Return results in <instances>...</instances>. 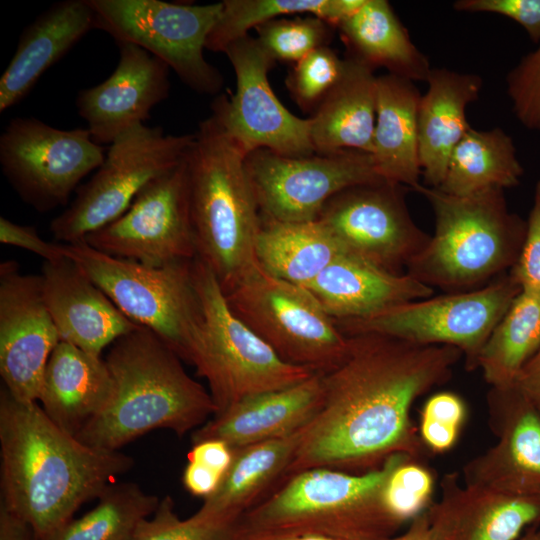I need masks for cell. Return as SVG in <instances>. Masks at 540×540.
I'll list each match as a JSON object with an SVG mask.
<instances>
[{
	"label": "cell",
	"mask_w": 540,
	"mask_h": 540,
	"mask_svg": "<svg viewBox=\"0 0 540 540\" xmlns=\"http://www.w3.org/2000/svg\"><path fill=\"white\" fill-rule=\"evenodd\" d=\"M348 339L344 359L322 374L321 406L301 431L287 477L320 467L364 473L395 454L425 455L411 407L449 380L462 352L379 334Z\"/></svg>",
	"instance_id": "6da1fadb"
},
{
	"label": "cell",
	"mask_w": 540,
	"mask_h": 540,
	"mask_svg": "<svg viewBox=\"0 0 540 540\" xmlns=\"http://www.w3.org/2000/svg\"><path fill=\"white\" fill-rule=\"evenodd\" d=\"M1 501L50 540L86 502L129 471L132 457L90 446L57 426L38 402L0 391Z\"/></svg>",
	"instance_id": "7a4b0ae2"
},
{
	"label": "cell",
	"mask_w": 540,
	"mask_h": 540,
	"mask_svg": "<svg viewBox=\"0 0 540 540\" xmlns=\"http://www.w3.org/2000/svg\"><path fill=\"white\" fill-rule=\"evenodd\" d=\"M105 361L114 381L112 401L76 435L90 446L119 451L155 429H168L183 437L216 414L209 391L145 327L116 340Z\"/></svg>",
	"instance_id": "3957f363"
},
{
	"label": "cell",
	"mask_w": 540,
	"mask_h": 540,
	"mask_svg": "<svg viewBox=\"0 0 540 540\" xmlns=\"http://www.w3.org/2000/svg\"><path fill=\"white\" fill-rule=\"evenodd\" d=\"M406 454L377 469L348 473L320 467L290 475L236 523L239 540L318 535L332 540H390L402 526L385 507L384 484ZM409 456V455H408Z\"/></svg>",
	"instance_id": "277c9868"
},
{
	"label": "cell",
	"mask_w": 540,
	"mask_h": 540,
	"mask_svg": "<svg viewBox=\"0 0 540 540\" xmlns=\"http://www.w3.org/2000/svg\"><path fill=\"white\" fill-rule=\"evenodd\" d=\"M186 156L197 258L228 294L258 262L261 216L249 181L247 154L211 114L199 123Z\"/></svg>",
	"instance_id": "5b68a950"
},
{
	"label": "cell",
	"mask_w": 540,
	"mask_h": 540,
	"mask_svg": "<svg viewBox=\"0 0 540 540\" xmlns=\"http://www.w3.org/2000/svg\"><path fill=\"white\" fill-rule=\"evenodd\" d=\"M435 231L407 266V274L445 293L479 289L515 265L526 221L509 210L503 189L455 196L421 185Z\"/></svg>",
	"instance_id": "8992f818"
},
{
	"label": "cell",
	"mask_w": 540,
	"mask_h": 540,
	"mask_svg": "<svg viewBox=\"0 0 540 540\" xmlns=\"http://www.w3.org/2000/svg\"><path fill=\"white\" fill-rule=\"evenodd\" d=\"M194 274L203 310V325L190 364L208 384L220 415L239 401L300 383L316 372L281 360L230 309L211 269L194 259ZM213 416V417H214Z\"/></svg>",
	"instance_id": "52a82bcc"
},
{
	"label": "cell",
	"mask_w": 540,
	"mask_h": 540,
	"mask_svg": "<svg viewBox=\"0 0 540 540\" xmlns=\"http://www.w3.org/2000/svg\"><path fill=\"white\" fill-rule=\"evenodd\" d=\"M66 250L127 318L152 331L190 364L203 325L194 260L149 266L106 254L84 241L66 244Z\"/></svg>",
	"instance_id": "ba28073f"
},
{
	"label": "cell",
	"mask_w": 540,
	"mask_h": 540,
	"mask_svg": "<svg viewBox=\"0 0 540 540\" xmlns=\"http://www.w3.org/2000/svg\"><path fill=\"white\" fill-rule=\"evenodd\" d=\"M225 296L233 313L288 364L327 373L347 353L348 336L312 292L259 265Z\"/></svg>",
	"instance_id": "9c48e42d"
},
{
	"label": "cell",
	"mask_w": 540,
	"mask_h": 540,
	"mask_svg": "<svg viewBox=\"0 0 540 540\" xmlns=\"http://www.w3.org/2000/svg\"><path fill=\"white\" fill-rule=\"evenodd\" d=\"M193 138L194 134L170 135L144 124L121 134L69 207L51 221L54 238L66 244L80 242L119 218L150 181L183 161Z\"/></svg>",
	"instance_id": "30bf717a"
},
{
	"label": "cell",
	"mask_w": 540,
	"mask_h": 540,
	"mask_svg": "<svg viewBox=\"0 0 540 540\" xmlns=\"http://www.w3.org/2000/svg\"><path fill=\"white\" fill-rule=\"evenodd\" d=\"M520 292L507 272L476 290L409 301L336 323L346 336L379 334L422 345L456 347L472 371L490 334Z\"/></svg>",
	"instance_id": "8fae6325"
},
{
	"label": "cell",
	"mask_w": 540,
	"mask_h": 540,
	"mask_svg": "<svg viewBox=\"0 0 540 540\" xmlns=\"http://www.w3.org/2000/svg\"><path fill=\"white\" fill-rule=\"evenodd\" d=\"M95 28L162 60L193 91L218 94L224 79L204 57L222 2L197 5L160 0H88Z\"/></svg>",
	"instance_id": "7c38bea8"
},
{
	"label": "cell",
	"mask_w": 540,
	"mask_h": 540,
	"mask_svg": "<svg viewBox=\"0 0 540 540\" xmlns=\"http://www.w3.org/2000/svg\"><path fill=\"white\" fill-rule=\"evenodd\" d=\"M104 159L103 147L87 128L63 130L33 117H17L0 136L4 176L39 212L65 205L79 182Z\"/></svg>",
	"instance_id": "4fadbf2b"
},
{
	"label": "cell",
	"mask_w": 540,
	"mask_h": 540,
	"mask_svg": "<svg viewBox=\"0 0 540 540\" xmlns=\"http://www.w3.org/2000/svg\"><path fill=\"white\" fill-rule=\"evenodd\" d=\"M245 168L261 218L279 222L317 220L335 194L382 179L372 155L357 150L287 156L257 149Z\"/></svg>",
	"instance_id": "5bb4252c"
},
{
	"label": "cell",
	"mask_w": 540,
	"mask_h": 540,
	"mask_svg": "<svg viewBox=\"0 0 540 540\" xmlns=\"http://www.w3.org/2000/svg\"><path fill=\"white\" fill-rule=\"evenodd\" d=\"M408 190L384 179L354 185L331 197L317 220L347 254L401 275L431 237L410 215Z\"/></svg>",
	"instance_id": "9a60e30c"
},
{
	"label": "cell",
	"mask_w": 540,
	"mask_h": 540,
	"mask_svg": "<svg viewBox=\"0 0 540 540\" xmlns=\"http://www.w3.org/2000/svg\"><path fill=\"white\" fill-rule=\"evenodd\" d=\"M82 241L106 254L149 266L197 257L185 158L150 181L119 218Z\"/></svg>",
	"instance_id": "2e32d148"
},
{
	"label": "cell",
	"mask_w": 540,
	"mask_h": 540,
	"mask_svg": "<svg viewBox=\"0 0 540 540\" xmlns=\"http://www.w3.org/2000/svg\"><path fill=\"white\" fill-rule=\"evenodd\" d=\"M236 77L231 98L219 95L212 103L214 114L226 132L248 155L269 149L287 156L315 153L310 120L292 114L279 101L268 80L275 62L255 37L246 36L225 51Z\"/></svg>",
	"instance_id": "e0dca14e"
},
{
	"label": "cell",
	"mask_w": 540,
	"mask_h": 540,
	"mask_svg": "<svg viewBox=\"0 0 540 540\" xmlns=\"http://www.w3.org/2000/svg\"><path fill=\"white\" fill-rule=\"evenodd\" d=\"M61 341L46 307L41 275L0 265V375L17 400L38 402L48 360Z\"/></svg>",
	"instance_id": "ac0fdd59"
},
{
	"label": "cell",
	"mask_w": 540,
	"mask_h": 540,
	"mask_svg": "<svg viewBox=\"0 0 540 540\" xmlns=\"http://www.w3.org/2000/svg\"><path fill=\"white\" fill-rule=\"evenodd\" d=\"M487 404L497 441L465 464L462 483L540 497V412L516 384L491 387Z\"/></svg>",
	"instance_id": "d6986e66"
},
{
	"label": "cell",
	"mask_w": 540,
	"mask_h": 540,
	"mask_svg": "<svg viewBox=\"0 0 540 540\" xmlns=\"http://www.w3.org/2000/svg\"><path fill=\"white\" fill-rule=\"evenodd\" d=\"M118 46L120 57L113 73L98 85L81 90L76 98L78 114L99 145L112 144L130 128L143 124L170 90L167 64L134 44Z\"/></svg>",
	"instance_id": "ffe728a7"
},
{
	"label": "cell",
	"mask_w": 540,
	"mask_h": 540,
	"mask_svg": "<svg viewBox=\"0 0 540 540\" xmlns=\"http://www.w3.org/2000/svg\"><path fill=\"white\" fill-rule=\"evenodd\" d=\"M41 278L61 341L101 356L107 345L139 327L69 257L45 262Z\"/></svg>",
	"instance_id": "44dd1931"
},
{
	"label": "cell",
	"mask_w": 540,
	"mask_h": 540,
	"mask_svg": "<svg viewBox=\"0 0 540 540\" xmlns=\"http://www.w3.org/2000/svg\"><path fill=\"white\" fill-rule=\"evenodd\" d=\"M323 373L287 388L247 397L193 431L192 444L209 439L232 449L289 436L304 428L319 410Z\"/></svg>",
	"instance_id": "7402d4cb"
},
{
	"label": "cell",
	"mask_w": 540,
	"mask_h": 540,
	"mask_svg": "<svg viewBox=\"0 0 540 540\" xmlns=\"http://www.w3.org/2000/svg\"><path fill=\"white\" fill-rule=\"evenodd\" d=\"M95 15L88 0L53 4L24 29L0 79V112L19 103L39 78L91 29Z\"/></svg>",
	"instance_id": "603a6c76"
},
{
	"label": "cell",
	"mask_w": 540,
	"mask_h": 540,
	"mask_svg": "<svg viewBox=\"0 0 540 540\" xmlns=\"http://www.w3.org/2000/svg\"><path fill=\"white\" fill-rule=\"evenodd\" d=\"M306 288L335 320L368 317L434 293L407 273L393 274L347 253L338 256Z\"/></svg>",
	"instance_id": "cb8c5ba5"
},
{
	"label": "cell",
	"mask_w": 540,
	"mask_h": 540,
	"mask_svg": "<svg viewBox=\"0 0 540 540\" xmlns=\"http://www.w3.org/2000/svg\"><path fill=\"white\" fill-rule=\"evenodd\" d=\"M114 395V381L105 359L60 341L43 376L38 403L60 428L77 435L100 415Z\"/></svg>",
	"instance_id": "d4e9b609"
},
{
	"label": "cell",
	"mask_w": 540,
	"mask_h": 540,
	"mask_svg": "<svg viewBox=\"0 0 540 540\" xmlns=\"http://www.w3.org/2000/svg\"><path fill=\"white\" fill-rule=\"evenodd\" d=\"M426 82L418 109L419 156L424 182L439 187L453 149L471 128L466 108L483 83L476 74L446 68L431 69Z\"/></svg>",
	"instance_id": "484cf974"
},
{
	"label": "cell",
	"mask_w": 540,
	"mask_h": 540,
	"mask_svg": "<svg viewBox=\"0 0 540 540\" xmlns=\"http://www.w3.org/2000/svg\"><path fill=\"white\" fill-rule=\"evenodd\" d=\"M415 83L392 74L377 76V110L372 159L378 175L417 190L422 176Z\"/></svg>",
	"instance_id": "4316f807"
},
{
	"label": "cell",
	"mask_w": 540,
	"mask_h": 540,
	"mask_svg": "<svg viewBox=\"0 0 540 540\" xmlns=\"http://www.w3.org/2000/svg\"><path fill=\"white\" fill-rule=\"evenodd\" d=\"M344 73L309 117L316 153L357 150L372 153L377 110V76L348 56Z\"/></svg>",
	"instance_id": "83f0119b"
},
{
	"label": "cell",
	"mask_w": 540,
	"mask_h": 540,
	"mask_svg": "<svg viewBox=\"0 0 540 540\" xmlns=\"http://www.w3.org/2000/svg\"><path fill=\"white\" fill-rule=\"evenodd\" d=\"M302 429L283 438L233 449L232 464L220 486L195 513L214 521L237 523L285 481Z\"/></svg>",
	"instance_id": "f1b7e54d"
},
{
	"label": "cell",
	"mask_w": 540,
	"mask_h": 540,
	"mask_svg": "<svg viewBox=\"0 0 540 540\" xmlns=\"http://www.w3.org/2000/svg\"><path fill=\"white\" fill-rule=\"evenodd\" d=\"M337 29L349 56L375 70L415 81H426L431 67L413 44L407 29L386 0H366Z\"/></svg>",
	"instance_id": "f546056e"
},
{
	"label": "cell",
	"mask_w": 540,
	"mask_h": 540,
	"mask_svg": "<svg viewBox=\"0 0 540 540\" xmlns=\"http://www.w3.org/2000/svg\"><path fill=\"white\" fill-rule=\"evenodd\" d=\"M440 499L454 514L461 540H518L527 526L540 521V497L461 484L457 473L443 477Z\"/></svg>",
	"instance_id": "4dcf8cb0"
},
{
	"label": "cell",
	"mask_w": 540,
	"mask_h": 540,
	"mask_svg": "<svg viewBox=\"0 0 540 540\" xmlns=\"http://www.w3.org/2000/svg\"><path fill=\"white\" fill-rule=\"evenodd\" d=\"M343 253L341 244L319 220L279 222L261 218L256 259L274 277L307 287Z\"/></svg>",
	"instance_id": "1f68e13d"
},
{
	"label": "cell",
	"mask_w": 540,
	"mask_h": 540,
	"mask_svg": "<svg viewBox=\"0 0 540 540\" xmlns=\"http://www.w3.org/2000/svg\"><path fill=\"white\" fill-rule=\"evenodd\" d=\"M523 168L512 138L502 129L470 128L453 149L439 188L467 196L519 184Z\"/></svg>",
	"instance_id": "d6a6232c"
},
{
	"label": "cell",
	"mask_w": 540,
	"mask_h": 540,
	"mask_svg": "<svg viewBox=\"0 0 540 540\" xmlns=\"http://www.w3.org/2000/svg\"><path fill=\"white\" fill-rule=\"evenodd\" d=\"M540 350V294L521 291L496 325L477 361L490 387L513 385Z\"/></svg>",
	"instance_id": "836d02e7"
},
{
	"label": "cell",
	"mask_w": 540,
	"mask_h": 540,
	"mask_svg": "<svg viewBox=\"0 0 540 540\" xmlns=\"http://www.w3.org/2000/svg\"><path fill=\"white\" fill-rule=\"evenodd\" d=\"M97 500L94 508L73 518L50 540H134L160 502L132 482L112 484Z\"/></svg>",
	"instance_id": "e575fe53"
},
{
	"label": "cell",
	"mask_w": 540,
	"mask_h": 540,
	"mask_svg": "<svg viewBox=\"0 0 540 540\" xmlns=\"http://www.w3.org/2000/svg\"><path fill=\"white\" fill-rule=\"evenodd\" d=\"M330 0H225L220 16L206 40V49L224 52L233 42L268 21L308 13L326 21Z\"/></svg>",
	"instance_id": "d590c367"
},
{
	"label": "cell",
	"mask_w": 540,
	"mask_h": 540,
	"mask_svg": "<svg viewBox=\"0 0 540 540\" xmlns=\"http://www.w3.org/2000/svg\"><path fill=\"white\" fill-rule=\"evenodd\" d=\"M333 29L314 15L280 17L257 27L255 38L274 62L296 63L312 51L329 46Z\"/></svg>",
	"instance_id": "8d00e7d4"
},
{
	"label": "cell",
	"mask_w": 540,
	"mask_h": 540,
	"mask_svg": "<svg viewBox=\"0 0 540 540\" xmlns=\"http://www.w3.org/2000/svg\"><path fill=\"white\" fill-rule=\"evenodd\" d=\"M346 60L329 46L318 48L294 63L285 80L293 101L311 115L341 79Z\"/></svg>",
	"instance_id": "74e56055"
},
{
	"label": "cell",
	"mask_w": 540,
	"mask_h": 540,
	"mask_svg": "<svg viewBox=\"0 0 540 540\" xmlns=\"http://www.w3.org/2000/svg\"><path fill=\"white\" fill-rule=\"evenodd\" d=\"M434 477L423 459L404 456L390 472L383 501L391 516L401 525L412 521L432 503Z\"/></svg>",
	"instance_id": "f35d334b"
},
{
	"label": "cell",
	"mask_w": 540,
	"mask_h": 540,
	"mask_svg": "<svg viewBox=\"0 0 540 540\" xmlns=\"http://www.w3.org/2000/svg\"><path fill=\"white\" fill-rule=\"evenodd\" d=\"M134 540H239L236 523L203 518L194 513L180 519L170 496L160 500L156 511L139 526Z\"/></svg>",
	"instance_id": "ab89813d"
},
{
	"label": "cell",
	"mask_w": 540,
	"mask_h": 540,
	"mask_svg": "<svg viewBox=\"0 0 540 540\" xmlns=\"http://www.w3.org/2000/svg\"><path fill=\"white\" fill-rule=\"evenodd\" d=\"M464 400L453 392H438L430 396L421 411L419 435L431 452L451 449L459 436L466 417Z\"/></svg>",
	"instance_id": "60d3db41"
},
{
	"label": "cell",
	"mask_w": 540,
	"mask_h": 540,
	"mask_svg": "<svg viewBox=\"0 0 540 540\" xmlns=\"http://www.w3.org/2000/svg\"><path fill=\"white\" fill-rule=\"evenodd\" d=\"M507 93L523 126L540 131V43L507 75Z\"/></svg>",
	"instance_id": "b9f144b4"
},
{
	"label": "cell",
	"mask_w": 540,
	"mask_h": 540,
	"mask_svg": "<svg viewBox=\"0 0 540 540\" xmlns=\"http://www.w3.org/2000/svg\"><path fill=\"white\" fill-rule=\"evenodd\" d=\"M509 273L521 291L540 294V180L535 185L524 242Z\"/></svg>",
	"instance_id": "7bdbcfd3"
},
{
	"label": "cell",
	"mask_w": 540,
	"mask_h": 540,
	"mask_svg": "<svg viewBox=\"0 0 540 540\" xmlns=\"http://www.w3.org/2000/svg\"><path fill=\"white\" fill-rule=\"evenodd\" d=\"M461 12H486L506 16L520 24L534 43H540V0H458Z\"/></svg>",
	"instance_id": "ee69618b"
},
{
	"label": "cell",
	"mask_w": 540,
	"mask_h": 540,
	"mask_svg": "<svg viewBox=\"0 0 540 540\" xmlns=\"http://www.w3.org/2000/svg\"><path fill=\"white\" fill-rule=\"evenodd\" d=\"M390 540H461V533L455 516L439 499L410 521L405 532Z\"/></svg>",
	"instance_id": "f6af8a7d"
},
{
	"label": "cell",
	"mask_w": 540,
	"mask_h": 540,
	"mask_svg": "<svg viewBox=\"0 0 540 540\" xmlns=\"http://www.w3.org/2000/svg\"><path fill=\"white\" fill-rule=\"evenodd\" d=\"M0 242L31 251L45 262L68 257L66 244L48 242L41 238L34 227L16 224L5 217L0 218Z\"/></svg>",
	"instance_id": "bcb514c9"
},
{
	"label": "cell",
	"mask_w": 540,
	"mask_h": 540,
	"mask_svg": "<svg viewBox=\"0 0 540 540\" xmlns=\"http://www.w3.org/2000/svg\"><path fill=\"white\" fill-rule=\"evenodd\" d=\"M234 456V450L224 441L209 439L192 445L187 460L203 464L225 476Z\"/></svg>",
	"instance_id": "7dc6e473"
},
{
	"label": "cell",
	"mask_w": 540,
	"mask_h": 540,
	"mask_svg": "<svg viewBox=\"0 0 540 540\" xmlns=\"http://www.w3.org/2000/svg\"><path fill=\"white\" fill-rule=\"evenodd\" d=\"M223 478L224 476L203 464L188 461L182 483L191 495L204 500L216 492Z\"/></svg>",
	"instance_id": "c3c4849f"
},
{
	"label": "cell",
	"mask_w": 540,
	"mask_h": 540,
	"mask_svg": "<svg viewBox=\"0 0 540 540\" xmlns=\"http://www.w3.org/2000/svg\"><path fill=\"white\" fill-rule=\"evenodd\" d=\"M515 384L527 400L540 412V350L523 367Z\"/></svg>",
	"instance_id": "681fc988"
},
{
	"label": "cell",
	"mask_w": 540,
	"mask_h": 540,
	"mask_svg": "<svg viewBox=\"0 0 540 540\" xmlns=\"http://www.w3.org/2000/svg\"><path fill=\"white\" fill-rule=\"evenodd\" d=\"M0 540H38L25 520L0 503Z\"/></svg>",
	"instance_id": "f907efd6"
},
{
	"label": "cell",
	"mask_w": 540,
	"mask_h": 540,
	"mask_svg": "<svg viewBox=\"0 0 540 540\" xmlns=\"http://www.w3.org/2000/svg\"><path fill=\"white\" fill-rule=\"evenodd\" d=\"M282 540H332V539L323 537V536H318V535H303V536L285 538Z\"/></svg>",
	"instance_id": "816d5d0a"
},
{
	"label": "cell",
	"mask_w": 540,
	"mask_h": 540,
	"mask_svg": "<svg viewBox=\"0 0 540 540\" xmlns=\"http://www.w3.org/2000/svg\"><path fill=\"white\" fill-rule=\"evenodd\" d=\"M518 540H540V531L530 530L527 534H525Z\"/></svg>",
	"instance_id": "f5cc1de1"
}]
</instances>
